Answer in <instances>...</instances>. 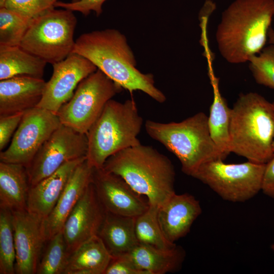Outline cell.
Here are the masks:
<instances>
[{
    "label": "cell",
    "mask_w": 274,
    "mask_h": 274,
    "mask_svg": "<svg viewBox=\"0 0 274 274\" xmlns=\"http://www.w3.org/2000/svg\"><path fill=\"white\" fill-rule=\"evenodd\" d=\"M72 53L92 62L115 83L132 93L141 91L159 103L166 101L164 94L155 86L154 77L136 67V61L126 37L115 29L84 33L75 41Z\"/></svg>",
    "instance_id": "obj_1"
},
{
    "label": "cell",
    "mask_w": 274,
    "mask_h": 274,
    "mask_svg": "<svg viewBox=\"0 0 274 274\" xmlns=\"http://www.w3.org/2000/svg\"><path fill=\"white\" fill-rule=\"evenodd\" d=\"M6 0H0V7H2Z\"/></svg>",
    "instance_id": "obj_37"
},
{
    "label": "cell",
    "mask_w": 274,
    "mask_h": 274,
    "mask_svg": "<svg viewBox=\"0 0 274 274\" xmlns=\"http://www.w3.org/2000/svg\"><path fill=\"white\" fill-rule=\"evenodd\" d=\"M92 182L100 203L107 212L136 217L149 207L148 200L121 177L102 168H94Z\"/></svg>",
    "instance_id": "obj_13"
},
{
    "label": "cell",
    "mask_w": 274,
    "mask_h": 274,
    "mask_svg": "<svg viewBox=\"0 0 274 274\" xmlns=\"http://www.w3.org/2000/svg\"><path fill=\"white\" fill-rule=\"evenodd\" d=\"M274 109L260 94H241L231 109L230 153L266 164L274 155Z\"/></svg>",
    "instance_id": "obj_4"
},
{
    "label": "cell",
    "mask_w": 274,
    "mask_h": 274,
    "mask_svg": "<svg viewBox=\"0 0 274 274\" xmlns=\"http://www.w3.org/2000/svg\"><path fill=\"white\" fill-rule=\"evenodd\" d=\"M111 258L100 238L94 236L71 253L63 274H104Z\"/></svg>",
    "instance_id": "obj_23"
},
{
    "label": "cell",
    "mask_w": 274,
    "mask_h": 274,
    "mask_svg": "<svg viewBox=\"0 0 274 274\" xmlns=\"http://www.w3.org/2000/svg\"><path fill=\"white\" fill-rule=\"evenodd\" d=\"M106 1L79 0L76 2L57 1L54 7L67 9L73 12H79L85 16H87L91 11H93L98 16L102 12V6Z\"/></svg>",
    "instance_id": "obj_33"
},
{
    "label": "cell",
    "mask_w": 274,
    "mask_h": 274,
    "mask_svg": "<svg viewBox=\"0 0 274 274\" xmlns=\"http://www.w3.org/2000/svg\"><path fill=\"white\" fill-rule=\"evenodd\" d=\"M105 214L91 182L68 215L62 230L70 254L80 245L97 235Z\"/></svg>",
    "instance_id": "obj_15"
},
{
    "label": "cell",
    "mask_w": 274,
    "mask_h": 274,
    "mask_svg": "<svg viewBox=\"0 0 274 274\" xmlns=\"http://www.w3.org/2000/svg\"><path fill=\"white\" fill-rule=\"evenodd\" d=\"M86 157L68 161L36 184L30 186L26 209L45 220L51 213L76 167Z\"/></svg>",
    "instance_id": "obj_18"
},
{
    "label": "cell",
    "mask_w": 274,
    "mask_h": 274,
    "mask_svg": "<svg viewBox=\"0 0 274 274\" xmlns=\"http://www.w3.org/2000/svg\"><path fill=\"white\" fill-rule=\"evenodd\" d=\"M272 105H273V109H274V102L272 103ZM272 150L274 151V140H273V143H272Z\"/></svg>",
    "instance_id": "obj_38"
},
{
    "label": "cell",
    "mask_w": 274,
    "mask_h": 274,
    "mask_svg": "<svg viewBox=\"0 0 274 274\" xmlns=\"http://www.w3.org/2000/svg\"><path fill=\"white\" fill-rule=\"evenodd\" d=\"M249 68L255 81L274 89V45L264 47L258 54L251 57Z\"/></svg>",
    "instance_id": "obj_30"
},
{
    "label": "cell",
    "mask_w": 274,
    "mask_h": 274,
    "mask_svg": "<svg viewBox=\"0 0 274 274\" xmlns=\"http://www.w3.org/2000/svg\"><path fill=\"white\" fill-rule=\"evenodd\" d=\"M268 40L270 44L274 45V30L271 27L268 31Z\"/></svg>",
    "instance_id": "obj_36"
},
{
    "label": "cell",
    "mask_w": 274,
    "mask_h": 274,
    "mask_svg": "<svg viewBox=\"0 0 274 274\" xmlns=\"http://www.w3.org/2000/svg\"><path fill=\"white\" fill-rule=\"evenodd\" d=\"M48 243L42 253L37 274H63L69 253L62 231Z\"/></svg>",
    "instance_id": "obj_27"
},
{
    "label": "cell",
    "mask_w": 274,
    "mask_h": 274,
    "mask_svg": "<svg viewBox=\"0 0 274 274\" xmlns=\"http://www.w3.org/2000/svg\"><path fill=\"white\" fill-rule=\"evenodd\" d=\"M47 63L19 46H0V80L18 76L43 79Z\"/></svg>",
    "instance_id": "obj_25"
},
{
    "label": "cell",
    "mask_w": 274,
    "mask_h": 274,
    "mask_svg": "<svg viewBox=\"0 0 274 274\" xmlns=\"http://www.w3.org/2000/svg\"><path fill=\"white\" fill-rule=\"evenodd\" d=\"M15 260L13 213L0 208V273H15Z\"/></svg>",
    "instance_id": "obj_28"
},
{
    "label": "cell",
    "mask_w": 274,
    "mask_h": 274,
    "mask_svg": "<svg viewBox=\"0 0 274 274\" xmlns=\"http://www.w3.org/2000/svg\"><path fill=\"white\" fill-rule=\"evenodd\" d=\"M209 64L208 73L213 90V100L208 117V125L211 137L226 158L230 153L229 126L231 109L222 96L219 87V79Z\"/></svg>",
    "instance_id": "obj_24"
},
{
    "label": "cell",
    "mask_w": 274,
    "mask_h": 274,
    "mask_svg": "<svg viewBox=\"0 0 274 274\" xmlns=\"http://www.w3.org/2000/svg\"><path fill=\"white\" fill-rule=\"evenodd\" d=\"M158 208L150 205L142 214L136 217L135 231L139 243L158 249L170 250L177 245L165 236L158 219Z\"/></svg>",
    "instance_id": "obj_26"
},
{
    "label": "cell",
    "mask_w": 274,
    "mask_h": 274,
    "mask_svg": "<svg viewBox=\"0 0 274 274\" xmlns=\"http://www.w3.org/2000/svg\"><path fill=\"white\" fill-rule=\"evenodd\" d=\"M31 20L16 12L0 8V46H19Z\"/></svg>",
    "instance_id": "obj_29"
},
{
    "label": "cell",
    "mask_w": 274,
    "mask_h": 274,
    "mask_svg": "<svg viewBox=\"0 0 274 274\" xmlns=\"http://www.w3.org/2000/svg\"><path fill=\"white\" fill-rule=\"evenodd\" d=\"M56 2V0H6L1 7L11 10L32 19L54 8Z\"/></svg>",
    "instance_id": "obj_31"
},
{
    "label": "cell",
    "mask_w": 274,
    "mask_h": 274,
    "mask_svg": "<svg viewBox=\"0 0 274 274\" xmlns=\"http://www.w3.org/2000/svg\"><path fill=\"white\" fill-rule=\"evenodd\" d=\"M58 0H56V1H57ZM79 0H72L71 2H78L79 1Z\"/></svg>",
    "instance_id": "obj_39"
},
{
    "label": "cell",
    "mask_w": 274,
    "mask_h": 274,
    "mask_svg": "<svg viewBox=\"0 0 274 274\" xmlns=\"http://www.w3.org/2000/svg\"><path fill=\"white\" fill-rule=\"evenodd\" d=\"M123 256L146 274H165L181 268L185 252L177 245L172 249L164 250L139 243Z\"/></svg>",
    "instance_id": "obj_20"
},
{
    "label": "cell",
    "mask_w": 274,
    "mask_h": 274,
    "mask_svg": "<svg viewBox=\"0 0 274 274\" xmlns=\"http://www.w3.org/2000/svg\"><path fill=\"white\" fill-rule=\"evenodd\" d=\"M93 169L86 159L73 172L53 210L43 220V227L46 242L62 231L68 215L91 183Z\"/></svg>",
    "instance_id": "obj_16"
},
{
    "label": "cell",
    "mask_w": 274,
    "mask_h": 274,
    "mask_svg": "<svg viewBox=\"0 0 274 274\" xmlns=\"http://www.w3.org/2000/svg\"><path fill=\"white\" fill-rule=\"evenodd\" d=\"M61 124L57 115L48 110L35 107L25 111L10 145L1 151L0 161L26 166Z\"/></svg>",
    "instance_id": "obj_11"
},
{
    "label": "cell",
    "mask_w": 274,
    "mask_h": 274,
    "mask_svg": "<svg viewBox=\"0 0 274 274\" xmlns=\"http://www.w3.org/2000/svg\"><path fill=\"white\" fill-rule=\"evenodd\" d=\"M16 252L15 272L37 274L44 244L43 220L26 209L12 211Z\"/></svg>",
    "instance_id": "obj_14"
},
{
    "label": "cell",
    "mask_w": 274,
    "mask_h": 274,
    "mask_svg": "<svg viewBox=\"0 0 274 274\" xmlns=\"http://www.w3.org/2000/svg\"><path fill=\"white\" fill-rule=\"evenodd\" d=\"M50 80L46 82L42 98L37 107L57 113L74 95L79 84L97 68L82 55L72 53L55 63Z\"/></svg>",
    "instance_id": "obj_12"
},
{
    "label": "cell",
    "mask_w": 274,
    "mask_h": 274,
    "mask_svg": "<svg viewBox=\"0 0 274 274\" xmlns=\"http://www.w3.org/2000/svg\"><path fill=\"white\" fill-rule=\"evenodd\" d=\"M261 190L267 196L274 198V155L265 164Z\"/></svg>",
    "instance_id": "obj_35"
},
{
    "label": "cell",
    "mask_w": 274,
    "mask_h": 274,
    "mask_svg": "<svg viewBox=\"0 0 274 274\" xmlns=\"http://www.w3.org/2000/svg\"><path fill=\"white\" fill-rule=\"evenodd\" d=\"M30 186L25 165L0 162V208L26 209Z\"/></svg>",
    "instance_id": "obj_22"
},
{
    "label": "cell",
    "mask_w": 274,
    "mask_h": 274,
    "mask_svg": "<svg viewBox=\"0 0 274 274\" xmlns=\"http://www.w3.org/2000/svg\"><path fill=\"white\" fill-rule=\"evenodd\" d=\"M135 218L106 211L97 235L112 257L123 256L139 244L135 231Z\"/></svg>",
    "instance_id": "obj_21"
},
{
    "label": "cell",
    "mask_w": 274,
    "mask_h": 274,
    "mask_svg": "<svg viewBox=\"0 0 274 274\" xmlns=\"http://www.w3.org/2000/svg\"><path fill=\"white\" fill-rule=\"evenodd\" d=\"M265 164L248 161L225 163L222 159L201 164L191 177L206 185L224 200L244 202L261 190Z\"/></svg>",
    "instance_id": "obj_8"
},
{
    "label": "cell",
    "mask_w": 274,
    "mask_h": 274,
    "mask_svg": "<svg viewBox=\"0 0 274 274\" xmlns=\"http://www.w3.org/2000/svg\"><path fill=\"white\" fill-rule=\"evenodd\" d=\"M201 212L199 202L194 196L175 193L158 208V219L167 239L175 243L187 234Z\"/></svg>",
    "instance_id": "obj_17"
},
{
    "label": "cell",
    "mask_w": 274,
    "mask_h": 274,
    "mask_svg": "<svg viewBox=\"0 0 274 274\" xmlns=\"http://www.w3.org/2000/svg\"><path fill=\"white\" fill-rule=\"evenodd\" d=\"M148 135L179 160L182 171L192 176L203 163L225 157L213 140L208 117L202 112L179 122L162 123L147 120Z\"/></svg>",
    "instance_id": "obj_5"
},
{
    "label": "cell",
    "mask_w": 274,
    "mask_h": 274,
    "mask_svg": "<svg viewBox=\"0 0 274 274\" xmlns=\"http://www.w3.org/2000/svg\"><path fill=\"white\" fill-rule=\"evenodd\" d=\"M102 168L121 177L150 205L158 208L176 193L173 163L151 146L141 144L121 150L108 158Z\"/></svg>",
    "instance_id": "obj_3"
},
{
    "label": "cell",
    "mask_w": 274,
    "mask_h": 274,
    "mask_svg": "<svg viewBox=\"0 0 274 274\" xmlns=\"http://www.w3.org/2000/svg\"><path fill=\"white\" fill-rule=\"evenodd\" d=\"M87 149L86 134L61 124L26 166L30 185L50 176L68 161L86 157Z\"/></svg>",
    "instance_id": "obj_10"
},
{
    "label": "cell",
    "mask_w": 274,
    "mask_h": 274,
    "mask_svg": "<svg viewBox=\"0 0 274 274\" xmlns=\"http://www.w3.org/2000/svg\"><path fill=\"white\" fill-rule=\"evenodd\" d=\"M143 124L133 99L121 102L110 99L86 135V160L102 168L108 158L119 151L141 144L138 136Z\"/></svg>",
    "instance_id": "obj_6"
},
{
    "label": "cell",
    "mask_w": 274,
    "mask_h": 274,
    "mask_svg": "<svg viewBox=\"0 0 274 274\" xmlns=\"http://www.w3.org/2000/svg\"><path fill=\"white\" fill-rule=\"evenodd\" d=\"M104 274H146L137 268L124 256L113 257L105 271Z\"/></svg>",
    "instance_id": "obj_34"
},
{
    "label": "cell",
    "mask_w": 274,
    "mask_h": 274,
    "mask_svg": "<svg viewBox=\"0 0 274 274\" xmlns=\"http://www.w3.org/2000/svg\"><path fill=\"white\" fill-rule=\"evenodd\" d=\"M274 17V0H235L222 13L218 48L229 63L248 62L264 48Z\"/></svg>",
    "instance_id": "obj_2"
},
{
    "label": "cell",
    "mask_w": 274,
    "mask_h": 274,
    "mask_svg": "<svg viewBox=\"0 0 274 274\" xmlns=\"http://www.w3.org/2000/svg\"><path fill=\"white\" fill-rule=\"evenodd\" d=\"M43 79L18 76L0 81V116L24 113L37 107L45 86Z\"/></svg>",
    "instance_id": "obj_19"
},
{
    "label": "cell",
    "mask_w": 274,
    "mask_h": 274,
    "mask_svg": "<svg viewBox=\"0 0 274 274\" xmlns=\"http://www.w3.org/2000/svg\"><path fill=\"white\" fill-rule=\"evenodd\" d=\"M122 90L97 69L79 84L73 96L57 115L62 124L86 134L108 101Z\"/></svg>",
    "instance_id": "obj_9"
},
{
    "label": "cell",
    "mask_w": 274,
    "mask_h": 274,
    "mask_svg": "<svg viewBox=\"0 0 274 274\" xmlns=\"http://www.w3.org/2000/svg\"><path fill=\"white\" fill-rule=\"evenodd\" d=\"M24 113L0 116V150L3 151L13 138Z\"/></svg>",
    "instance_id": "obj_32"
},
{
    "label": "cell",
    "mask_w": 274,
    "mask_h": 274,
    "mask_svg": "<svg viewBox=\"0 0 274 274\" xmlns=\"http://www.w3.org/2000/svg\"><path fill=\"white\" fill-rule=\"evenodd\" d=\"M54 8L31 19L19 45L52 64L72 53L77 22L73 11Z\"/></svg>",
    "instance_id": "obj_7"
}]
</instances>
